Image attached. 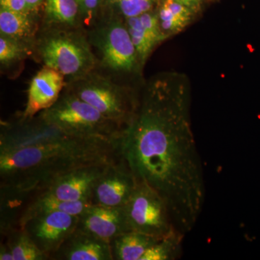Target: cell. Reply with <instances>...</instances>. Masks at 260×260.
Returning <instances> with one entry per match:
<instances>
[{
	"instance_id": "obj_17",
	"label": "cell",
	"mask_w": 260,
	"mask_h": 260,
	"mask_svg": "<svg viewBox=\"0 0 260 260\" xmlns=\"http://www.w3.org/2000/svg\"><path fill=\"white\" fill-rule=\"evenodd\" d=\"M194 10L174 0H164L158 13L160 28L169 38L182 31L192 20Z\"/></svg>"
},
{
	"instance_id": "obj_6",
	"label": "cell",
	"mask_w": 260,
	"mask_h": 260,
	"mask_svg": "<svg viewBox=\"0 0 260 260\" xmlns=\"http://www.w3.org/2000/svg\"><path fill=\"white\" fill-rule=\"evenodd\" d=\"M88 41L107 69L132 73L141 68L126 23L121 19L112 18L95 25L89 32Z\"/></svg>"
},
{
	"instance_id": "obj_14",
	"label": "cell",
	"mask_w": 260,
	"mask_h": 260,
	"mask_svg": "<svg viewBox=\"0 0 260 260\" xmlns=\"http://www.w3.org/2000/svg\"><path fill=\"white\" fill-rule=\"evenodd\" d=\"M125 23L142 68L155 48L167 39L160 28L158 13L151 10L126 18Z\"/></svg>"
},
{
	"instance_id": "obj_23",
	"label": "cell",
	"mask_w": 260,
	"mask_h": 260,
	"mask_svg": "<svg viewBox=\"0 0 260 260\" xmlns=\"http://www.w3.org/2000/svg\"><path fill=\"white\" fill-rule=\"evenodd\" d=\"M109 2L126 19L151 11L156 0H109Z\"/></svg>"
},
{
	"instance_id": "obj_8",
	"label": "cell",
	"mask_w": 260,
	"mask_h": 260,
	"mask_svg": "<svg viewBox=\"0 0 260 260\" xmlns=\"http://www.w3.org/2000/svg\"><path fill=\"white\" fill-rule=\"evenodd\" d=\"M79 216L62 211L39 214L20 224V228L49 256L59 249L78 226Z\"/></svg>"
},
{
	"instance_id": "obj_19",
	"label": "cell",
	"mask_w": 260,
	"mask_h": 260,
	"mask_svg": "<svg viewBox=\"0 0 260 260\" xmlns=\"http://www.w3.org/2000/svg\"><path fill=\"white\" fill-rule=\"evenodd\" d=\"M30 14L0 9V34L28 42L34 34Z\"/></svg>"
},
{
	"instance_id": "obj_2",
	"label": "cell",
	"mask_w": 260,
	"mask_h": 260,
	"mask_svg": "<svg viewBox=\"0 0 260 260\" xmlns=\"http://www.w3.org/2000/svg\"><path fill=\"white\" fill-rule=\"evenodd\" d=\"M121 140L70 135L38 116L2 124L1 190L31 198L76 168L120 161Z\"/></svg>"
},
{
	"instance_id": "obj_20",
	"label": "cell",
	"mask_w": 260,
	"mask_h": 260,
	"mask_svg": "<svg viewBox=\"0 0 260 260\" xmlns=\"http://www.w3.org/2000/svg\"><path fill=\"white\" fill-rule=\"evenodd\" d=\"M14 260H48L49 256L43 252L30 237L20 228H13L5 233Z\"/></svg>"
},
{
	"instance_id": "obj_24",
	"label": "cell",
	"mask_w": 260,
	"mask_h": 260,
	"mask_svg": "<svg viewBox=\"0 0 260 260\" xmlns=\"http://www.w3.org/2000/svg\"><path fill=\"white\" fill-rule=\"evenodd\" d=\"M103 0H77L79 5L81 18L87 25H93L97 11Z\"/></svg>"
},
{
	"instance_id": "obj_28",
	"label": "cell",
	"mask_w": 260,
	"mask_h": 260,
	"mask_svg": "<svg viewBox=\"0 0 260 260\" xmlns=\"http://www.w3.org/2000/svg\"><path fill=\"white\" fill-rule=\"evenodd\" d=\"M44 0H27L30 13H35L40 8Z\"/></svg>"
},
{
	"instance_id": "obj_22",
	"label": "cell",
	"mask_w": 260,
	"mask_h": 260,
	"mask_svg": "<svg viewBox=\"0 0 260 260\" xmlns=\"http://www.w3.org/2000/svg\"><path fill=\"white\" fill-rule=\"evenodd\" d=\"M0 62L9 67L23 59L30 51L26 42L0 34Z\"/></svg>"
},
{
	"instance_id": "obj_16",
	"label": "cell",
	"mask_w": 260,
	"mask_h": 260,
	"mask_svg": "<svg viewBox=\"0 0 260 260\" xmlns=\"http://www.w3.org/2000/svg\"><path fill=\"white\" fill-rule=\"evenodd\" d=\"M161 238L135 231L121 234L111 242L114 260H141L145 253Z\"/></svg>"
},
{
	"instance_id": "obj_13",
	"label": "cell",
	"mask_w": 260,
	"mask_h": 260,
	"mask_svg": "<svg viewBox=\"0 0 260 260\" xmlns=\"http://www.w3.org/2000/svg\"><path fill=\"white\" fill-rule=\"evenodd\" d=\"M51 260H114L110 243L76 228Z\"/></svg>"
},
{
	"instance_id": "obj_9",
	"label": "cell",
	"mask_w": 260,
	"mask_h": 260,
	"mask_svg": "<svg viewBox=\"0 0 260 260\" xmlns=\"http://www.w3.org/2000/svg\"><path fill=\"white\" fill-rule=\"evenodd\" d=\"M138 184L136 177L124 159L110 164L94 186L91 204L112 208L124 207Z\"/></svg>"
},
{
	"instance_id": "obj_11",
	"label": "cell",
	"mask_w": 260,
	"mask_h": 260,
	"mask_svg": "<svg viewBox=\"0 0 260 260\" xmlns=\"http://www.w3.org/2000/svg\"><path fill=\"white\" fill-rule=\"evenodd\" d=\"M78 229L110 243L129 232L124 207L112 208L91 205L79 216Z\"/></svg>"
},
{
	"instance_id": "obj_10",
	"label": "cell",
	"mask_w": 260,
	"mask_h": 260,
	"mask_svg": "<svg viewBox=\"0 0 260 260\" xmlns=\"http://www.w3.org/2000/svg\"><path fill=\"white\" fill-rule=\"evenodd\" d=\"M110 164H94L76 168L57 178L40 193L65 201L90 202L95 183Z\"/></svg>"
},
{
	"instance_id": "obj_4",
	"label": "cell",
	"mask_w": 260,
	"mask_h": 260,
	"mask_svg": "<svg viewBox=\"0 0 260 260\" xmlns=\"http://www.w3.org/2000/svg\"><path fill=\"white\" fill-rule=\"evenodd\" d=\"M39 48L45 66L71 80L91 73L96 64L88 39L73 28L51 30L42 38Z\"/></svg>"
},
{
	"instance_id": "obj_25",
	"label": "cell",
	"mask_w": 260,
	"mask_h": 260,
	"mask_svg": "<svg viewBox=\"0 0 260 260\" xmlns=\"http://www.w3.org/2000/svg\"><path fill=\"white\" fill-rule=\"evenodd\" d=\"M0 6L2 9L15 13L30 14L27 0H0Z\"/></svg>"
},
{
	"instance_id": "obj_26",
	"label": "cell",
	"mask_w": 260,
	"mask_h": 260,
	"mask_svg": "<svg viewBox=\"0 0 260 260\" xmlns=\"http://www.w3.org/2000/svg\"><path fill=\"white\" fill-rule=\"evenodd\" d=\"M0 260H14L13 252L8 243H2L0 246Z\"/></svg>"
},
{
	"instance_id": "obj_18",
	"label": "cell",
	"mask_w": 260,
	"mask_h": 260,
	"mask_svg": "<svg viewBox=\"0 0 260 260\" xmlns=\"http://www.w3.org/2000/svg\"><path fill=\"white\" fill-rule=\"evenodd\" d=\"M45 13L49 25L55 28H74L81 17L77 0H46Z\"/></svg>"
},
{
	"instance_id": "obj_15",
	"label": "cell",
	"mask_w": 260,
	"mask_h": 260,
	"mask_svg": "<svg viewBox=\"0 0 260 260\" xmlns=\"http://www.w3.org/2000/svg\"><path fill=\"white\" fill-rule=\"evenodd\" d=\"M91 205L89 201H65L51 195L39 193L29 202L24 210L19 220V228L25 220L42 213L62 211L80 216Z\"/></svg>"
},
{
	"instance_id": "obj_21",
	"label": "cell",
	"mask_w": 260,
	"mask_h": 260,
	"mask_svg": "<svg viewBox=\"0 0 260 260\" xmlns=\"http://www.w3.org/2000/svg\"><path fill=\"white\" fill-rule=\"evenodd\" d=\"M183 234L177 232L159 239L152 246L141 260H173L177 259L181 252Z\"/></svg>"
},
{
	"instance_id": "obj_27",
	"label": "cell",
	"mask_w": 260,
	"mask_h": 260,
	"mask_svg": "<svg viewBox=\"0 0 260 260\" xmlns=\"http://www.w3.org/2000/svg\"><path fill=\"white\" fill-rule=\"evenodd\" d=\"M174 1L194 11L200 6L202 0H174Z\"/></svg>"
},
{
	"instance_id": "obj_5",
	"label": "cell",
	"mask_w": 260,
	"mask_h": 260,
	"mask_svg": "<svg viewBox=\"0 0 260 260\" xmlns=\"http://www.w3.org/2000/svg\"><path fill=\"white\" fill-rule=\"evenodd\" d=\"M67 89L123 129L129 123L138 104V97L125 87L93 72L71 80Z\"/></svg>"
},
{
	"instance_id": "obj_12",
	"label": "cell",
	"mask_w": 260,
	"mask_h": 260,
	"mask_svg": "<svg viewBox=\"0 0 260 260\" xmlns=\"http://www.w3.org/2000/svg\"><path fill=\"white\" fill-rule=\"evenodd\" d=\"M66 86L64 76L45 66L32 78L28 90V100L20 118L31 119L51 107L58 100Z\"/></svg>"
},
{
	"instance_id": "obj_3",
	"label": "cell",
	"mask_w": 260,
	"mask_h": 260,
	"mask_svg": "<svg viewBox=\"0 0 260 260\" xmlns=\"http://www.w3.org/2000/svg\"><path fill=\"white\" fill-rule=\"evenodd\" d=\"M37 116L49 125L76 136L118 140L124 130L67 88L51 107Z\"/></svg>"
},
{
	"instance_id": "obj_7",
	"label": "cell",
	"mask_w": 260,
	"mask_h": 260,
	"mask_svg": "<svg viewBox=\"0 0 260 260\" xmlns=\"http://www.w3.org/2000/svg\"><path fill=\"white\" fill-rule=\"evenodd\" d=\"M124 209L130 231L158 238L177 231L167 202L145 183L138 181Z\"/></svg>"
},
{
	"instance_id": "obj_1",
	"label": "cell",
	"mask_w": 260,
	"mask_h": 260,
	"mask_svg": "<svg viewBox=\"0 0 260 260\" xmlns=\"http://www.w3.org/2000/svg\"><path fill=\"white\" fill-rule=\"evenodd\" d=\"M189 78L179 72L153 77L123 130V158L137 180L167 202L178 232H190L205 199L203 164L191 122Z\"/></svg>"
}]
</instances>
